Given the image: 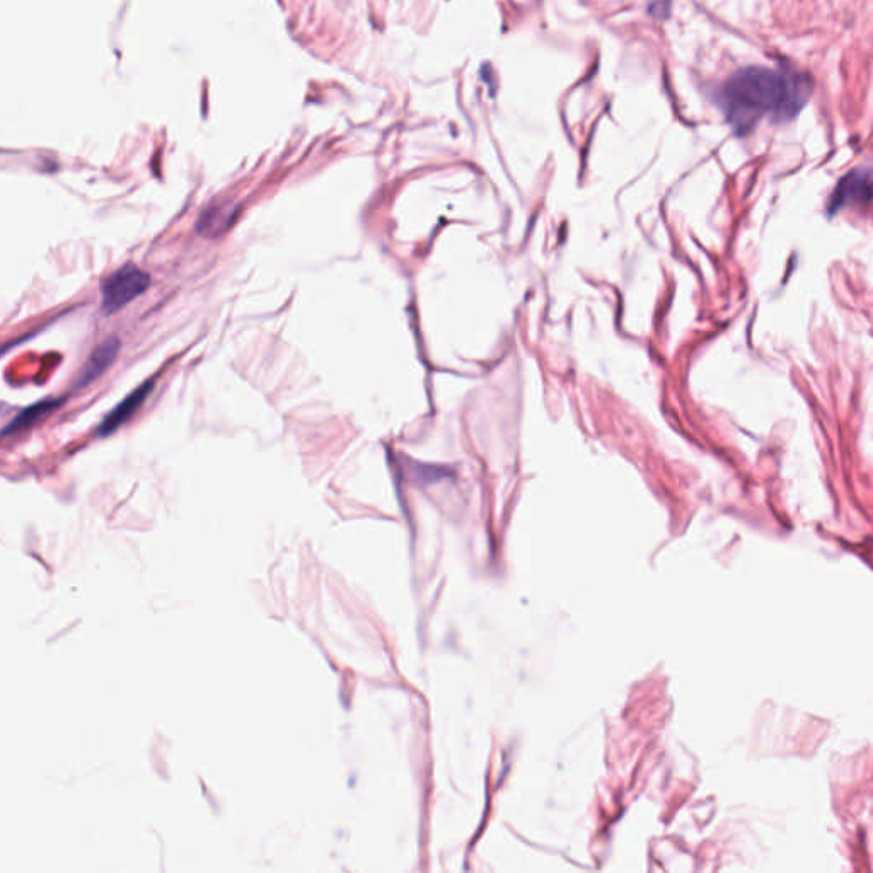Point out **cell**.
I'll return each instance as SVG.
<instances>
[{"instance_id": "cell-3", "label": "cell", "mask_w": 873, "mask_h": 873, "mask_svg": "<svg viewBox=\"0 0 873 873\" xmlns=\"http://www.w3.org/2000/svg\"><path fill=\"white\" fill-rule=\"evenodd\" d=\"M868 202H873V169H853L839 181L829 198L827 212L834 215L850 205H863Z\"/></svg>"}, {"instance_id": "cell-7", "label": "cell", "mask_w": 873, "mask_h": 873, "mask_svg": "<svg viewBox=\"0 0 873 873\" xmlns=\"http://www.w3.org/2000/svg\"><path fill=\"white\" fill-rule=\"evenodd\" d=\"M65 398H48L41 399L35 405L28 406V408H24L21 413H19L18 417H14L11 420V423H7L4 430H2V437H11V435L19 434V432H23V430H28L29 427H33L36 422H40L41 418L48 417L50 413L58 410L60 406L64 405Z\"/></svg>"}, {"instance_id": "cell-5", "label": "cell", "mask_w": 873, "mask_h": 873, "mask_svg": "<svg viewBox=\"0 0 873 873\" xmlns=\"http://www.w3.org/2000/svg\"><path fill=\"white\" fill-rule=\"evenodd\" d=\"M122 350V342L118 336H108L103 342L99 343L98 347L94 348L93 353L89 355L86 364L77 374L76 381L72 389L81 391L86 389L89 384H93L96 379L103 376L111 365L115 364Z\"/></svg>"}, {"instance_id": "cell-8", "label": "cell", "mask_w": 873, "mask_h": 873, "mask_svg": "<svg viewBox=\"0 0 873 873\" xmlns=\"http://www.w3.org/2000/svg\"><path fill=\"white\" fill-rule=\"evenodd\" d=\"M672 0H648V12L657 21H665L671 14Z\"/></svg>"}, {"instance_id": "cell-1", "label": "cell", "mask_w": 873, "mask_h": 873, "mask_svg": "<svg viewBox=\"0 0 873 873\" xmlns=\"http://www.w3.org/2000/svg\"><path fill=\"white\" fill-rule=\"evenodd\" d=\"M812 81L804 72L787 67H746L723 84L718 105L737 135H747L761 120L787 123L804 110Z\"/></svg>"}, {"instance_id": "cell-2", "label": "cell", "mask_w": 873, "mask_h": 873, "mask_svg": "<svg viewBox=\"0 0 873 873\" xmlns=\"http://www.w3.org/2000/svg\"><path fill=\"white\" fill-rule=\"evenodd\" d=\"M151 287V275L140 266L127 265L116 268L101 282V311L106 316L116 314L130 302L139 299Z\"/></svg>"}, {"instance_id": "cell-6", "label": "cell", "mask_w": 873, "mask_h": 873, "mask_svg": "<svg viewBox=\"0 0 873 873\" xmlns=\"http://www.w3.org/2000/svg\"><path fill=\"white\" fill-rule=\"evenodd\" d=\"M238 207H224V205H212L209 209L203 210L195 224V232L198 236L207 239H215L222 236L229 227L234 224L236 215H238Z\"/></svg>"}, {"instance_id": "cell-4", "label": "cell", "mask_w": 873, "mask_h": 873, "mask_svg": "<svg viewBox=\"0 0 873 873\" xmlns=\"http://www.w3.org/2000/svg\"><path fill=\"white\" fill-rule=\"evenodd\" d=\"M157 377H152V379H147V381L142 382L139 388L133 389L132 393L128 394L127 398L122 399L118 405L113 408V410L106 415L101 423H99L98 428H96V437L98 439H106V437H110V435L115 434L116 430H120V427H123L125 423L130 420V418L137 413L140 406L144 405L145 399L151 396L152 391L156 388Z\"/></svg>"}]
</instances>
